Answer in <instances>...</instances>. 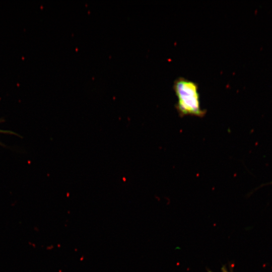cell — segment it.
<instances>
[{
    "mask_svg": "<svg viewBox=\"0 0 272 272\" xmlns=\"http://www.w3.org/2000/svg\"><path fill=\"white\" fill-rule=\"evenodd\" d=\"M173 90L177 98L175 108L180 117L192 115L202 117L206 111L201 108L197 83L179 77L173 83Z\"/></svg>",
    "mask_w": 272,
    "mask_h": 272,
    "instance_id": "obj_1",
    "label": "cell"
},
{
    "mask_svg": "<svg viewBox=\"0 0 272 272\" xmlns=\"http://www.w3.org/2000/svg\"><path fill=\"white\" fill-rule=\"evenodd\" d=\"M222 272H230L228 270V269L226 268V267L225 266H223L222 268Z\"/></svg>",
    "mask_w": 272,
    "mask_h": 272,
    "instance_id": "obj_3",
    "label": "cell"
},
{
    "mask_svg": "<svg viewBox=\"0 0 272 272\" xmlns=\"http://www.w3.org/2000/svg\"><path fill=\"white\" fill-rule=\"evenodd\" d=\"M1 122V120H0V122ZM0 133L17 135V133H16L15 132H13L10 130H7L0 129Z\"/></svg>",
    "mask_w": 272,
    "mask_h": 272,
    "instance_id": "obj_2",
    "label": "cell"
}]
</instances>
